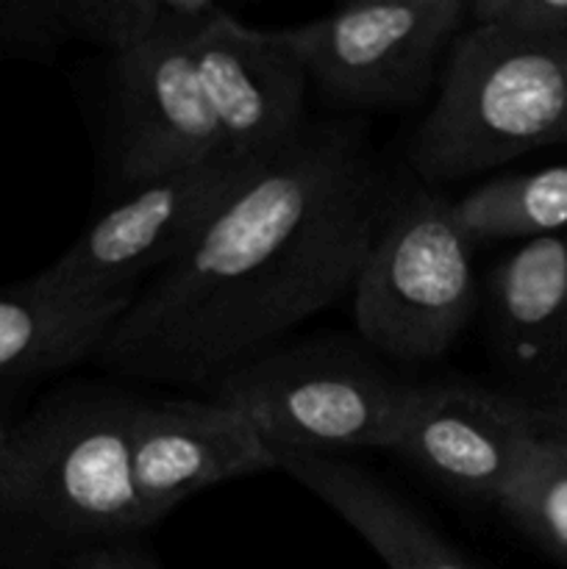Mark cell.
I'll list each match as a JSON object with an SVG mask.
<instances>
[{
	"mask_svg": "<svg viewBox=\"0 0 567 569\" xmlns=\"http://www.w3.org/2000/svg\"><path fill=\"white\" fill-rule=\"evenodd\" d=\"M387 209L365 131L306 126L133 295L94 359L139 381L209 389L350 298Z\"/></svg>",
	"mask_w": 567,
	"mask_h": 569,
	"instance_id": "1",
	"label": "cell"
},
{
	"mask_svg": "<svg viewBox=\"0 0 567 569\" xmlns=\"http://www.w3.org/2000/svg\"><path fill=\"white\" fill-rule=\"evenodd\" d=\"M133 395L100 387L44 400L0 448V517L72 553L148 531L133 483Z\"/></svg>",
	"mask_w": 567,
	"mask_h": 569,
	"instance_id": "2",
	"label": "cell"
},
{
	"mask_svg": "<svg viewBox=\"0 0 567 569\" xmlns=\"http://www.w3.org/2000/svg\"><path fill=\"white\" fill-rule=\"evenodd\" d=\"M567 142V37L467 26L417 128L409 164L426 183L461 181Z\"/></svg>",
	"mask_w": 567,
	"mask_h": 569,
	"instance_id": "3",
	"label": "cell"
},
{
	"mask_svg": "<svg viewBox=\"0 0 567 569\" xmlns=\"http://www.w3.org/2000/svg\"><path fill=\"white\" fill-rule=\"evenodd\" d=\"M409 381L348 337L281 345L211 383V398L248 417L276 453L334 456L389 450Z\"/></svg>",
	"mask_w": 567,
	"mask_h": 569,
	"instance_id": "4",
	"label": "cell"
},
{
	"mask_svg": "<svg viewBox=\"0 0 567 569\" xmlns=\"http://www.w3.org/2000/svg\"><path fill=\"white\" fill-rule=\"evenodd\" d=\"M350 303L372 353L406 365L448 353L478 309L472 242L454 200L420 187L389 203Z\"/></svg>",
	"mask_w": 567,
	"mask_h": 569,
	"instance_id": "5",
	"label": "cell"
},
{
	"mask_svg": "<svg viewBox=\"0 0 567 569\" xmlns=\"http://www.w3.org/2000/svg\"><path fill=\"white\" fill-rule=\"evenodd\" d=\"M470 0H370L284 28L304 64L334 103L395 111L428 94L467 28Z\"/></svg>",
	"mask_w": 567,
	"mask_h": 569,
	"instance_id": "6",
	"label": "cell"
},
{
	"mask_svg": "<svg viewBox=\"0 0 567 569\" xmlns=\"http://www.w3.org/2000/svg\"><path fill=\"white\" fill-rule=\"evenodd\" d=\"M215 11L167 0L159 31L111 59V161L122 192L222 156L192 56V37Z\"/></svg>",
	"mask_w": 567,
	"mask_h": 569,
	"instance_id": "7",
	"label": "cell"
},
{
	"mask_svg": "<svg viewBox=\"0 0 567 569\" xmlns=\"http://www.w3.org/2000/svg\"><path fill=\"white\" fill-rule=\"evenodd\" d=\"M261 164L211 156L128 189L37 278L78 295L139 292V283L172 264Z\"/></svg>",
	"mask_w": 567,
	"mask_h": 569,
	"instance_id": "8",
	"label": "cell"
},
{
	"mask_svg": "<svg viewBox=\"0 0 567 569\" xmlns=\"http://www.w3.org/2000/svg\"><path fill=\"white\" fill-rule=\"evenodd\" d=\"M539 433L537 406L445 378L411 383L389 453L456 498L498 506Z\"/></svg>",
	"mask_w": 567,
	"mask_h": 569,
	"instance_id": "9",
	"label": "cell"
},
{
	"mask_svg": "<svg viewBox=\"0 0 567 569\" xmlns=\"http://www.w3.org/2000/svg\"><path fill=\"white\" fill-rule=\"evenodd\" d=\"M192 56L222 156L267 161L304 133L309 76L284 28H253L217 6L192 37Z\"/></svg>",
	"mask_w": 567,
	"mask_h": 569,
	"instance_id": "10",
	"label": "cell"
},
{
	"mask_svg": "<svg viewBox=\"0 0 567 569\" xmlns=\"http://www.w3.org/2000/svg\"><path fill=\"white\" fill-rule=\"evenodd\" d=\"M133 483L150 522L217 483L276 470L248 417L220 398H137Z\"/></svg>",
	"mask_w": 567,
	"mask_h": 569,
	"instance_id": "11",
	"label": "cell"
},
{
	"mask_svg": "<svg viewBox=\"0 0 567 569\" xmlns=\"http://www.w3.org/2000/svg\"><path fill=\"white\" fill-rule=\"evenodd\" d=\"M487 320L498 361L517 381L548 389V400L567 395L565 233L523 242L495 264Z\"/></svg>",
	"mask_w": 567,
	"mask_h": 569,
	"instance_id": "12",
	"label": "cell"
},
{
	"mask_svg": "<svg viewBox=\"0 0 567 569\" xmlns=\"http://www.w3.org/2000/svg\"><path fill=\"white\" fill-rule=\"evenodd\" d=\"M276 470L354 528L389 569H481L409 500L348 459L276 453Z\"/></svg>",
	"mask_w": 567,
	"mask_h": 569,
	"instance_id": "13",
	"label": "cell"
},
{
	"mask_svg": "<svg viewBox=\"0 0 567 569\" xmlns=\"http://www.w3.org/2000/svg\"><path fill=\"white\" fill-rule=\"evenodd\" d=\"M133 295L64 292L37 276L0 289V381H22L94 359Z\"/></svg>",
	"mask_w": 567,
	"mask_h": 569,
	"instance_id": "14",
	"label": "cell"
},
{
	"mask_svg": "<svg viewBox=\"0 0 567 569\" xmlns=\"http://www.w3.org/2000/svg\"><path fill=\"white\" fill-rule=\"evenodd\" d=\"M454 214L472 248L556 237L567 228V164L478 183L454 200Z\"/></svg>",
	"mask_w": 567,
	"mask_h": 569,
	"instance_id": "15",
	"label": "cell"
},
{
	"mask_svg": "<svg viewBox=\"0 0 567 569\" xmlns=\"http://www.w3.org/2000/svg\"><path fill=\"white\" fill-rule=\"evenodd\" d=\"M506 520L567 567V439L539 433L498 500Z\"/></svg>",
	"mask_w": 567,
	"mask_h": 569,
	"instance_id": "16",
	"label": "cell"
},
{
	"mask_svg": "<svg viewBox=\"0 0 567 569\" xmlns=\"http://www.w3.org/2000/svg\"><path fill=\"white\" fill-rule=\"evenodd\" d=\"M165 6L167 0H67L72 42L117 59L159 31Z\"/></svg>",
	"mask_w": 567,
	"mask_h": 569,
	"instance_id": "17",
	"label": "cell"
},
{
	"mask_svg": "<svg viewBox=\"0 0 567 569\" xmlns=\"http://www.w3.org/2000/svg\"><path fill=\"white\" fill-rule=\"evenodd\" d=\"M70 42L67 0H0V50L44 59Z\"/></svg>",
	"mask_w": 567,
	"mask_h": 569,
	"instance_id": "18",
	"label": "cell"
},
{
	"mask_svg": "<svg viewBox=\"0 0 567 569\" xmlns=\"http://www.w3.org/2000/svg\"><path fill=\"white\" fill-rule=\"evenodd\" d=\"M467 26L526 39H561L567 37V0H470Z\"/></svg>",
	"mask_w": 567,
	"mask_h": 569,
	"instance_id": "19",
	"label": "cell"
},
{
	"mask_svg": "<svg viewBox=\"0 0 567 569\" xmlns=\"http://www.w3.org/2000/svg\"><path fill=\"white\" fill-rule=\"evenodd\" d=\"M64 569H159L156 561L145 553L142 548L133 545V539L128 542H111V545H98V548L78 550L67 559Z\"/></svg>",
	"mask_w": 567,
	"mask_h": 569,
	"instance_id": "20",
	"label": "cell"
},
{
	"mask_svg": "<svg viewBox=\"0 0 567 569\" xmlns=\"http://www.w3.org/2000/svg\"><path fill=\"white\" fill-rule=\"evenodd\" d=\"M537 422L545 433H567V395L537 406Z\"/></svg>",
	"mask_w": 567,
	"mask_h": 569,
	"instance_id": "21",
	"label": "cell"
},
{
	"mask_svg": "<svg viewBox=\"0 0 567 569\" xmlns=\"http://www.w3.org/2000/svg\"><path fill=\"white\" fill-rule=\"evenodd\" d=\"M9 431H11V428L6 426V422H3V417H0V448H3V445H6V439H9Z\"/></svg>",
	"mask_w": 567,
	"mask_h": 569,
	"instance_id": "22",
	"label": "cell"
},
{
	"mask_svg": "<svg viewBox=\"0 0 567 569\" xmlns=\"http://www.w3.org/2000/svg\"><path fill=\"white\" fill-rule=\"evenodd\" d=\"M556 437H565L567 439V433H556Z\"/></svg>",
	"mask_w": 567,
	"mask_h": 569,
	"instance_id": "23",
	"label": "cell"
}]
</instances>
